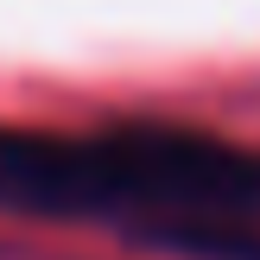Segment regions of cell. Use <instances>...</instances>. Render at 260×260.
<instances>
[{"instance_id":"1","label":"cell","mask_w":260,"mask_h":260,"mask_svg":"<svg viewBox=\"0 0 260 260\" xmlns=\"http://www.w3.org/2000/svg\"><path fill=\"white\" fill-rule=\"evenodd\" d=\"M0 210L178 260H260V146L184 121L0 127Z\"/></svg>"}]
</instances>
